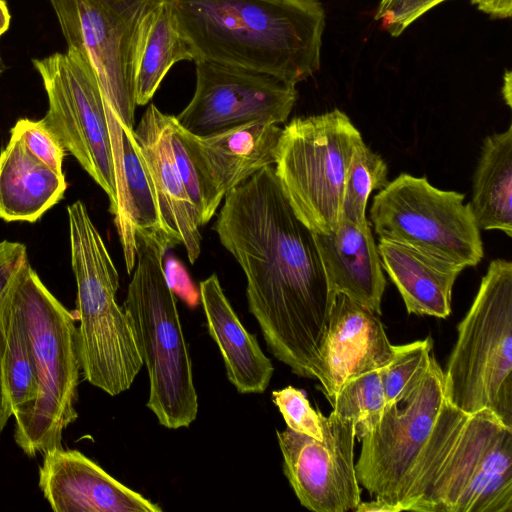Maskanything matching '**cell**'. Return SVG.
Segmentation results:
<instances>
[{"label": "cell", "instance_id": "obj_35", "mask_svg": "<svg viewBox=\"0 0 512 512\" xmlns=\"http://www.w3.org/2000/svg\"><path fill=\"white\" fill-rule=\"evenodd\" d=\"M470 2L492 18L505 19L512 15V0H470Z\"/></svg>", "mask_w": 512, "mask_h": 512}, {"label": "cell", "instance_id": "obj_21", "mask_svg": "<svg viewBox=\"0 0 512 512\" xmlns=\"http://www.w3.org/2000/svg\"><path fill=\"white\" fill-rule=\"evenodd\" d=\"M199 297L229 381L239 393H263L270 383L273 365L256 337L240 322L216 274L200 282Z\"/></svg>", "mask_w": 512, "mask_h": 512}, {"label": "cell", "instance_id": "obj_7", "mask_svg": "<svg viewBox=\"0 0 512 512\" xmlns=\"http://www.w3.org/2000/svg\"><path fill=\"white\" fill-rule=\"evenodd\" d=\"M447 400L467 414L489 410L512 428V262L495 259L458 325L444 371Z\"/></svg>", "mask_w": 512, "mask_h": 512}, {"label": "cell", "instance_id": "obj_11", "mask_svg": "<svg viewBox=\"0 0 512 512\" xmlns=\"http://www.w3.org/2000/svg\"><path fill=\"white\" fill-rule=\"evenodd\" d=\"M68 48L88 57L116 118L134 129V63L142 22L159 0H49Z\"/></svg>", "mask_w": 512, "mask_h": 512}, {"label": "cell", "instance_id": "obj_3", "mask_svg": "<svg viewBox=\"0 0 512 512\" xmlns=\"http://www.w3.org/2000/svg\"><path fill=\"white\" fill-rule=\"evenodd\" d=\"M404 511L511 512L512 428L446 398L411 473Z\"/></svg>", "mask_w": 512, "mask_h": 512}, {"label": "cell", "instance_id": "obj_33", "mask_svg": "<svg viewBox=\"0 0 512 512\" xmlns=\"http://www.w3.org/2000/svg\"><path fill=\"white\" fill-rule=\"evenodd\" d=\"M447 0H380L374 19L391 36H400L426 12Z\"/></svg>", "mask_w": 512, "mask_h": 512}, {"label": "cell", "instance_id": "obj_31", "mask_svg": "<svg viewBox=\"0 0 512 512\" xmlns=\"http://www.w3.org/2000/svg\"><path fill=\"white\" fill-rule=\"evenodd\" d=\"M272 401L282 414L287 428L315 439L323 438L320 410H314L302 390L287 386L272 392Z\"/></svg>", "mask_w": 512, "mask_h": 512}, {"label": "cell", "instance_id": "obj_2", "mask_svg": "<svg viewBox=\"0 0 512 512\" xmlns=\"http://www.w3.org/2000/svg\"><path fill=\"white\" fill-rule=\"evenodd\" d=\"M171 2L195 61L263 73L295 86L320 69L326 13L319 0Z\"/></svg>", "mask_w": 512, "mask_h": 512}, {"label": "cell", "instance_id": "obj_26", "mask_svg": "<svg viewBox=\"0 0 512 512\" xmlns=\"http://www.w3.org/2000/svg\"><path fill=\"white\" fill-rule=\"evenodd\" d=\"M3 377L12 416L15 418L14 434H17L26 425L34 408L38 379L31 344L22 315L13 298V288L6 311Z\"/></svg>", "mask_w": 512, "mask_h": 512}, {"label": "cell", "instance_id": "obj_28", "mask_svg": "<svg viewBox=\"0 0 512 512\" xmlns=\"http://www.w3.org/2000/svg\"><path fill=\"white\" fill-rule=\"evenodd\" d=\"M388 183V167L384 159L363 142L348 169L341 218L357 225L366 223V207L371 192L380 191Z\"/></svg>", "mask_w": 512, "mask_h": 512}, {"label": "cell", "instance_id": "obj_36", "mask_svg": "<svg viewBox=\"0 0 512 512\" xmlns=\"http://www.w3.org/2000/svg\"><path fill=\"white\" fill-rule=\"evenodd\" d=\"M10 14L6 3L0 0V36L3 35L9 28Z\"/></svg>", "mask_w": 512, "mask_h": 512}, {"label": "cell", "instance_id": "obj_30", "mask_svg": "<svg viewBox=\"0 0 512 512\" xmlns=\"http://www.w3.org/2000/svg\"><path fill=\"white\" fill-rule=\"evenodd\" d=\"M26 262H28V256L25 244L8 240L0 241V433L12 416L3 377L6 311L13 285Z\"/></svg>", "mask_w": 512, "mask_h": 512}, {"label": "cell", "instance_id": "obj_32", "mask_svg": "<svg viewBox=\"0 0 512 512\" xmlns=\"http://www.w3.org/2000/svg\"><path fill=\"white\" fill-rule=\"evenodd\" d=\"M11 132L17 134L26 148L39 160L59 174L66 149L56 134L41 120L19 119Z\"/></svg>", "mask_w": 512, "mask_h": 512}, {"label": "cell", "instance_id": "obj_8", "mask_svg": "<svg viewBox=\"0 0 512 512\" xmlns=\"http://www.w3.org/2000/svg\"><path fill=\"white\" fill-rule=\"evenodd\" d=\"M363 142L337 108L294 118L282 129L275 172L294 211L312 231L327 233L339 224L348 169Z\"/></svg>", "mask_w": 512, "mask_h": 512}, {"label": "cell", "instance_id": "obj_25", "mask_svg": "<svg viewBox=\"0 0 512 512\" xmlns=\"http://www.w3.org/2000/svg\"><path fill=\"white\" fill-rule=\"evenodd\" d=\"M512 125L487 136L472 179L468 204L480 230L512 237Z\"/></svg>", "mask_w": 512, "mask_h": 512}, {"label": "cell", "instance_id": "obj_20", "mask_svg": "<svg viewBox=\"0 0 512 512\" xmlns=\"http://www.w3.org/2000/svg\"><path fill=\"white\" fill-rule=\"evenodd\" d=\"M313 236L332 292L381 315L386 280L368 221L341 218L334 230Z\"/></svg>", "mask_w": 512, "mask_h": 512}, {"label": "cell", "instance_id": "obj_34", "mask_svg": "<svg viewBox=\"0 0 512 512\" xmlns=\"http://www.w3.org/2000/svg\"><path fill=\"white\" fill-rule=\"evenodd\" d=\"M165 272L174 293H178L190 305L197 303L199 296L179 261L170 259L165 266Z\"/></svg>", "mask_w": 512, "mask_h": 512}, {"label": "cell", "instance_id": "obj_38", "mask_svg": "<svg viewBox=\"0 0 512 512\" xmlns=\"http://www.w3.org/2000/svg\"><path fill=\"white\" fill-rule=\"evenodd\" d=\"M3 70V65H2V60H1V57H0V73L2 72Z\"/></svg>", "mask_w": 512, "mask_h": 512}, {"label": "cell", "instance_id": "obj_27", "mask_svg": "<svg viewBox=\"0 0 512 512\" xmlns=\"http://www.w3.org/2000/svg\"><path fill=\"white\" fill-rule=\"evenodd\" d=\"M382 369L350 378L331 402L334 413L352 422L358 440L378 424L387 407Z\"/></svg>", "mask_w": 512, "mask_h": 512}, {"label": "cell", "instance_id": "obj_12", "mask_svg": "<svg viewBox=\"0 0 512 512\" xmlns=\"http://www.w3.org/2000/svg\"><path fill=\"white\" fill-rule=\"evenodd\" d=\"M446 400L444 370L433 356L416 389L400 404L386 407L363 438L356 475L372 496L398 505Z\"/></svg>", "mask_w": 512, "mask_h": 512}, {"label": "cell", "instance_id": "obj_1", "mask_svg": "<svg viewBox=\"0 0 512 512\" xmlns=\"http://www.w3.org/2000/svg\"><path fill=\"white\" fill-rule=\"evenodd\" d=\"M223 200L214 230L245 274L248 308L269 350L296 375L317 380L336 295L313 231L294 211L273 165Z\"/></svg>", "mask_w": 512, "mask_h": 512}, {"label": "cell", "instance_id": "obj_13", "mask_svg": "<svg viewBox=\"0 0 512 512\" xmlns=\"http://www.w3.org/2000/svg\"><path fill=\"white\" fill-rule=\"evenodd\" d=\"M194 63V94L175 116L193 135L208 136L254 121L284 123L298 99L295 85L273 76L207 60Z\"/></svg>", "mask_w": 512, "mask_h": 512}, {"label": "cell", "instance_id": "obj_6", "mask_svg": "<svg viewBox=\"0 0 512 512\" xmlns=\"http://www.w3.org/2000/svg\"><path fill=\"white\" fill-rule=\"evenodd\" d=\"M31 344L38 379L34 408L14 440L29 457L62 447L65 429L78 417L75 404L81 363L76 316L48 290L29 261L13 287Z\"/></svg>", "mask_w": 512, "mask_h": 512}, {"label": "cell", "instance_id": "obj_24", "mask_svg": "<svg viewBox=\"0 0 512 512\" xmlns=\"http://www.w3.org/2000/svg\"><path fill=\"white\" fill-rule=\"evenodd\" d=\"M180 61H195L171 0H159L146 14L140 29L134 63L136 105L152 99L170 68Z\"/></svg>", "mask_w": 512, "mask_h": 512}, {"label": "cell", "instance_id": "obj_17", "mask_svg": "<svg viewBox=\"0 0 512 512\" xmlns=\"http://www.w3.org/2000/svg\"><path fill=\"white\" fill-rule=\"evenodd\" d=\"M176 131L218 203L260 169L276 162L282 128L254 121L220 133L196 136L176 120Z\"/></svg>", "mask_w": 512, "mask_h": 512}, {"label": "cell", "instance_id": "obj_9", "mask_svg": "<svg viewBox=\"0 0 512 512\" xmlns=\"http://www.w3.org/2000/svg\"><path fill=\"white\" fill-rule=\"evenodd\" d=\"M464 198L434 187L426 177L402 173L374 196L370 220L379 240L475 266L483 258V242Z\"/></svg>", "mask_w": 512, "mask_h": 512}, {"label": "cell", "instance_id": "obj_29", "mask_svg": "<svg viewBox=\"0 0 512 512\" xmlns=\"http://www.w3.org/2000/svg\"><path fill=\"white\" fill-rule=\"evenodd\" d=\"M395 347L392 361L382 369L387 407L400 404L416 389L434 356L431 337Z\"/></svg>", "mask_w": 512, "mask_h": 512}, {"label": "cell", "instance_id": "obj_23", "mask_svg": "<svg viewBox=\"0 0 512 512\" xmlns=\"http://www.w3.org/2000/svg\"><path fill=\"white\" fill-rule=\"evenodd\" d=\"M66 189L65 175L35 157L11 132L0 153V218L34 223L64 197Z\"/></svg>", "mask_w": 512, "mask_h": 512}, {"label": "cell", "instance_id": "obj_22", "mask_svg": "<svg viewBox=\"0 0 512 512\" xmlns=\"http://www.w3.org/2000/svg\"><path fill=\"white\" fill-rule=\"evenodd\" d=\"M382 268L397 287L409 314L447 318L452 288L464 267L406 245L379 240Z\"/></svg>", "mask_w": 512, "mask_h": 512}, {"label": "cell", "instance_id": "obj_5", "mask_svg": "<svg viewBox=\"0 0 512 512\" xmlns=\"http://www.w3.org/2000/svg\"><path fill=\"white\" fill-rule=\"evenodd\" d=\"M74 314L85 379L111 396L130 388L144 365L129 316L116 301L119 275L86 205L67 206Z\"/></svg>", "mask_w": 512, "mask_h": 512}, {"label": "cell", "instance_id": "obj_16", "mask_svg": "<svg viewBox=\"0 0 512 512\" xmlns=\"http://www.w3.org/2000/svg\"><path fill=\"white\" fill-rule=\"evenodd\" d=\"M39 487L55 512H161L78 450L43 453Z\"/></svg>", "mask_w": 512, "mask_h": 512}, {"label": "cell", "instance_id": "obj_19", "mask_svg": "<svg viewBox=\"0 0 512 512\" xmlns=\"http://www.w3.org/2000/svg\"><path fill=\"white\" fill-rule=\"evenodd\" d=\"M105 108L116 184V204L111 214L122 245L126 270L131 274L136 262V231L142 229L167 236L154 185L134 129L123 125L106 103Z\"/></svg>", "mask_w": 512, "mask_h": 512}, {"label": "cell", "instance_id": "obj_14", "mask_svg": "<svg viewBox=\"0 0 512 512\" xmlns=\"http://www.w3.org/2000/svg\"><path fill=\"white\" fill-rule=\"evenodd\" d=\"M321 440L289 428L277 431L283 470L298 500L314 512L355 510L361 488L354 463V425L320 411Z\"/></svg>", "mask_w": 512, "mask_h": 512}, {"label": "cell", "instance_id": "obj_37", "mask_svg": "<svg viewBox=\"0 0 512 512\" xmlns=\"http://www.w3.org/2000/svg\"><path fill=\"white\" fill-rule=\"evenodd\" d=\"M512 79H511V72L506 71L504 75V83L502 88V94L503 98L506 102V104L511 107V87H512Z\"/></svg>", "mask_w": 512, "mask_h": 512}, {"label": "cell", "instance_id": "obj_10", "mask_svg": "<svg viewBox=\"0 0 512 512\" xmlns=\"http://www.w3.org/2000/svg\"><path fill=\"white\" fill-rule=\"evenodd\" d=\"M33 65L48 97L42 120L106 193L111 213L116 204L113 155L105 99L92 63L68 48L33 59Z\"/></svg>", "mask_w": 512, "mask_h": 512}, {"label": "cell", "instance_id": "obj_18", "mask_svg": "<svg viewBox=\"0 0 512 512\" xmlns=\"http://www.w3.org/2000/svg\"><path fill=\"white\" fill-rule=\"evenodd\" d=\"M171 117L151 103L134 135L154 185L166 236L172 246L183 245L194 264L201 252V226L174 158Z\"/></svg>", "mask_w": 512, "mask_h": 512}, {"label": "cell", "instance_id": "obj_4", "mask_svg": "<svg viewBox=\"0 0 512 512\" xmlns=\"http://www.w3.org/2000/svg\"><path fill=\"white\" fill-rule=\"evenodd\" d=\"M136 262L123 308L149 376L147 407L169 429L188 427L198 413L192 363L174 292L165 272L171 247L158 232L137 230Z\"/></svg>", "mask_w": 512, "mask_h": 512}, {"label": "cell", "instance_id": "obj_15", "mask_svg": "<svg viewBox=\"0 0 512 512\" xmlns=\"http://www.w3.org/2000/svg\"><path fill=\"white\" fill-rule=\"evenodd\" d=\"M378 316L343 294L335 296L317 363V380L330 403L347 380L392 361L396 347Z\"/></svg>", "mask_w": 512, "mask_h": 512}]
</instances>
